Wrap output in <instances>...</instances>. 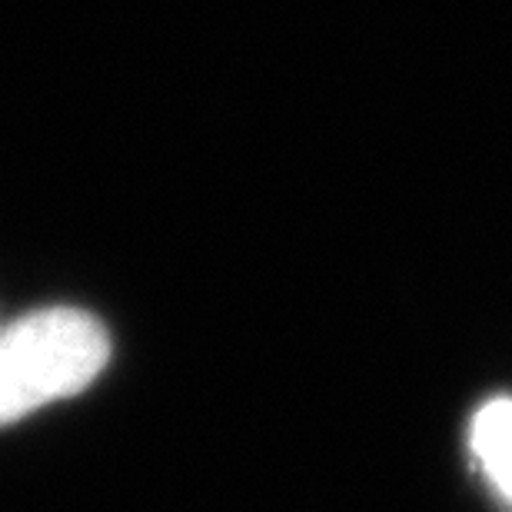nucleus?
<instances>
[{
  "label": "nucleus",
  "instance_id": "1",
  "mask_svg": "<svg viewBox=\"0 0 512 512\" xmlns=\"http://www.w3.org/2000/svg\"><path fill=\"white\" fill-rule=\"evenodd\" d=\"M110 360L107 330L70 306L37 310L0 330V426L87 389Z\"/></svg>",
  "mask_w": 512,
  "mask_h": 512
},
{
  "label": "nucleus",
  "instance_id": "2",
  "mask_svg": "<svg viewBox=\"0 0 512 512\" xmlns=\"http://www.w3.org/2000/svg\"><path fill=\"white\" fill-rule=\"evenodd\" d=\"M469 443L486 479L506 503H512V399L499 396L479 409L469 429Z\"/></svg>",
  "mask_w": 512,
  "mask_h": 512
}]
</instances>
